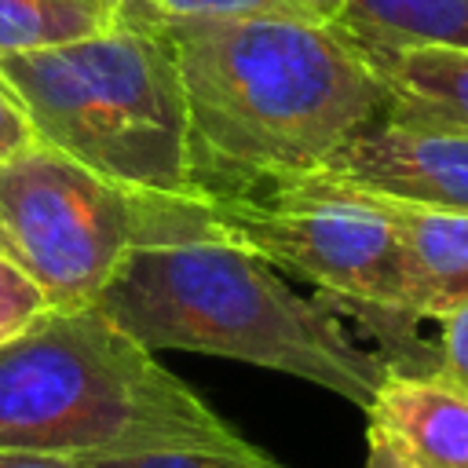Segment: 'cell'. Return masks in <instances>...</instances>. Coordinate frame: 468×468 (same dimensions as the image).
<instances>
[{
  "label": "cell",
  "mask_w": 468,
  "mask_h": 468,
  "mask_svg": "<svg viewBox=\"0 0 468 468\" xmlns=\"http://www.w3.org/2000/svg\"><path fill=\"white\" fill-rule=\"evenodd\" d=\"M157 33L179 66L194 194L256 197L303 179L388 106L355 44L311 18H197Z\"/></svg>",
  "instance_id": "6da1fadb"
},
{
  "label": "cell",
  "mask_w": 468,
  "mask_h": 468,
  "mask_svg": "<svg viewBox=\"0 0 468 468\" xmlns=\"http://www.w3.org/2000/svg\"><path fill=\"white\" fill-rule=\"evenodd\" d=\"M95 307L150 351L278 369L362 413L388 377L384 358L366 351L325 300L292 292L267 260L208 223L132 245Z\"/></svg>",
  "instance_id": "7a4b0ae2"
},
{
  "label": "cell",
  "mask_w": 468,
  "mask_h": 468,
  "mask_svg": "<svg viewBox=\"0 0 468 468\" xmlns=\"http://www.w3.org/2000/svg\"><path fill=\"white\" fill-rule=\"evenodd\" d=\"M176 450L256 446L95 303L51 307L0 347V453L113 461Z\"/></svg>",
  "instance_id": "3957f363"
},
{
  "label": "cell",
  "mask_w": 468,
  "mask_h": 468,
  "mask_svg": "<svg viewBox=\"0 0 468 468\" xmlns=\"http://www.w3.org/2000/svg\"><path fill=\"white\" fill-rule=\"evenodd\" d=\"M0 80L33 135L84 168L154 194L194 197L176 51L157 29H121L0 55Z\"/></svg>",
  "instance_id": "277c9868"
},
{
  "label": "cell",
  "mask_w": 468,
  "mask_h": 468,
  "mask_svg": "<svg viewBox=\"0 0 468 468\" xmlns=\"http://www.w3.org/2000/svg\"><path fill=\"white\" fill-rule=\"evenodd\" d=\"M205 223L274 271L311 282L325 303L355 314L395 373H435L406 300V256L395 223L358 197L197 194Z\"/></svg>",
  "instance_id": "5b68a950"
},
{
  "label": "cell",
  "mask_w": 468,
  "mask_h": 468,
  "mask_svg": "<svg viewBox=\"0 0 468 468\" xmlns=\"http://www.w3.org/2000/svg\"><path fill=\"white\" fill-rule=\"evenodd\" d=\"M186 227H205L197 194L121 186L40 139L0 161V252L55 311L91 307L132 245Z\"/></svg>",
  "instance_id": "8992f818"
},
{
  "label": "cell",
  "mask_w": 468,
  "mask_h": 468,
  "mask_svg": "<svg viewBox=\"0 0 468 468\" xmlns=\"http://www.w3.org/2000/svg\"><path fill=\"white\" fill-rule=\"evenodd\" d=\"M325 194L431 212H468V132L380 113L351 132L311 176L256 197Z\"/></svg>",
  "instance_id": "52a82bcc"
},
{
  "label": "cell",
  "mask_w": 468,
  "mask_h": 468,
  "mask_svg": "<svg viewBox=\"0 0 468 468\" xmlns=\"http://www.w3.org/2000/svg\"><path fill=\"white\" fill-rule=\"evenodd\" d=\"M366 417L413 468H468V391L450 377L388 369Z\"/></svg>",
  "instance_id": "ba28073f"
},
{
  "label": "cell",
  "mask_w": 468,
  "mask_h": 468,
  "mask_svg": "<svg viewBox=\"0 0 468 468\" xmlns=\"http://www.w3.org/2000/svg\"><path fill=\"white\" fill-rule=\"evenodd\" d=\"M384 84V113L468 132V51L347 37Z\"/></svg>",
  "instance_id": "9c48e42d"
},
{
  "label": "cell",
  "mask_w": 468,
  "mask_h": 468,
  "mask_svg": "<svg viewBox=\"0 0 468 468\" xmlns=\"http://www.w3.org/2000/svg\"><path fill=\"white\" fill-rule=\"evenodd\" d=\"M351 197V194H325ZM369 201V197H358ZM377 205L402 238L406 300L417 322L435 318L468 300V212H431L410 205Z\"/></svg>",
  "instance_id": "30bf717a"
},
{
  "label": "cell",
  "mask_w": 468,
  "mask_h": 468,
  "mask_svg": "<svg viewBox=\"0 0 468 468\" xmlns=\"http://www.w3.org/2000/svg\"><path fill=\"white\" fill-rule=\"evenodd\" d=\"M333 29L384 44L468 51V0H347Z\"/></svg>",
  "instance_id": "8fae6325"
},
{
  "label": "cell",
  "mask_w": 468,
  "mask_h": 468,
  "mask_svg": "<svg viewBox=\"0 0 468 468\" xmlns=\"http://www.w3.org/2000/svg\"><path fill=\"white\" fill-rule=\"evenodd\" d=\"M110 29L95 0H0V55L44 51Z\"/></svg>",
  "instance_id": "7c38bea8"
},
{
  "label": "cell",
  "mask_w": 468,
  "mask_h": 468,
  "mask_svg": "<svg viewBox=\"0 0 468 468\" xmlns=\"http://www.w3.org/2000/svg\"><path fill=\"white\" fill-rule=\"evenodd\" d=\"M110 26L121 29H165L197 18H245V15H289L303 18L289 0H95Z\"/></svg>",
  "instance_id": "4fadbf2b"
},
{
  "label": "cell",
  "mask_w": 468,
  "mask_h": 468,
  "mask_svg": "<svg viewBox=\"0 0 468 468\" xmlns=\"http://www.w3.org/2000/svg\"><path fill=\"white\" fill-rule=\"evenodd\" d=\"M44 311H51V303L40 292V285L0 252V347L26 333Z\"/></svg>",
  "instance_id": "5bb4252c"
},
{
  "label": "cell",
  "mask_w": 468,
  "mask_h": 468,
  "mask_svg": "<svg viewBox=\"0 0 468 468\" xmlns=\"http://www.w3.org/2000/svg\"><path fill=\"white\" fill-rule=\"evenodd\" d=\"M91 468H282L263 450L245 453H197V450H176V453H135V457H113V461H84Z\"/></svg>",
  "instance_id": "9a60e30c"
},
{
  "label": "cell",
  "mask_w": 468,
  "mask_h": 468,
  "mask_svg": "<svg viewBox=\"0 0 468 468\" xmlns=\"http://www.w3.org/2000/svg\"><path fill=\"white\" fill-rule=\"evenodd\" d=\"M435 322H439V347H435L439 369L435 373L450 377L453 384L468 391V300L435 314Z\"/></svg>",
  "instance_id": "2e32d148"
},
{
  "label": "cell",
  "mask_w": 468,
  "mask_h": 468,
  "mask_svg": "<svg viewBox=\"0 0 468 468\" xmlns=\"http://www.w3.org/2000/svg\"><path fill=\"white\" fill-rule=\"evenodd\" d=\"M33 124L22 110V102L15 99V91L0 80V161H7L15 150H22L26 143H33Z\"/></svg>",
  "instance_id": "e0dca14e"
},
{
  "label": "cell",
  "mask_w": 468,
  "mask_h": 468,
  "mask_svg": "<svg viewBox=\"0 0 468 468\" xmlns=\"http://www.w3.org/2000/svg\"><path fill=\"white\" fill-rule=\"evenodd\" d=\"M0 468H91L84 461L44 457V453H0Z\"/></svg>",
  "instance_id": "ac0fdd59"
},
{
  "label": "cell",
  "mask_w": 468,
  "mask_h": 468,
  "mask_svg": "<svg viewBox=\"0 0 468 468\" xmlns=\"http://www.w3.org/2000/svg\"><path fill=\"white\" fill-rule=\"evenodd\" d=\"M303 18L311 22H322V26H336L340 15H344V4L347 0H289Z\"/></svg>",
  "instance_id": "d6986e66"
},
{
  "label": "cell",
  "mask_w": 468,
  "mask_h": 468,
  "mask_svg": "<svg viewBox=\"0 0 468 468\" xmlns=\"http://www.w3.org/2000/svg\"><path fill=\"white\" fill-rule=\"evenodd\" d=\"M366 442H369V453H366V468H413L406 457H399L391 450L388 439H380L377 431H366Z\"/></svg>",
  "instance_id": "ffe728a7"
}]
</instances>
